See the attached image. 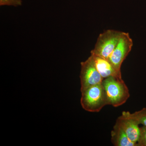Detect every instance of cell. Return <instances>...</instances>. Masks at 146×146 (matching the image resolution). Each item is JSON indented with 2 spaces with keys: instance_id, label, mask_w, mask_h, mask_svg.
Returning <instances> with one entry per match:
<instances>
[{
  "instance_id": "cell-1",
  "label": "cell",
  "mask_w": 146,
  "mask_h": 146,
  "mask_svg": "<svg viewBox=\"0 0 146 146\" xmlns=\"http://www.w3.org/2000/svg\"><path fill=\"white\" fill-rule=\"evenodd\" d=\"M102 84L109 105L119 107L124 104L130 96L128 88L122 78L109 77L104 79Z\"/></svg>"
},
{
  "instance_id": "cell-2",
  "label": "cell",
  "mask_w": 146,
  "mask_h": 146,
  "mask_svg": "<svg viewBox=\"0 0 146 146\" xmlns=\"http://www.w3.org/2000/svg\"><path fill=\"white\" fill-rule=\"evenodd\" d=\"M80 104L84 110L89 112H99L108 105L107 98L102 84L90 86L82 91Z\"/></svg>"
},
{
  "instance_id": "cell-3",
  "label": "cell",
  "mask_w": 146,
  "mask_h": 146,
  "mask_svg": "<svg viewBox=\"0 0 146 146\" xmlns=\"http://www.w3.org/2000/svg\"><path fill=\"white\" fill-rule=\"evenodd\" d=\"M123 32L107 30L101 33L91 54L108 59L119 41Z\"/></svg>"
},
{
  "instance_id": "cell-4",
  "label": "cell",
  "mask_w": 146,
  "mask_h": 146,
  "mask_svg": "<svg viewBox=\"0 0 146 146\" xmlns=\"http://www.w3.org/2000/svg\"><path fill=\"white\" fill-rule=\"evenodd\" d=\"M133 40L128 33L123 32L115 49L108 59L117 72H121L122 64L129 54L133 46Z\"/></svg>"
},
{
  "instance_id": "cell-5",
  "label": "cell",
  "mask_w": 146,
  "mask_h": 146,
  "mask_svg": "<svg viewBox=\"0 0 146 146\" xmlns=\"http://www.w3.org/2000/svg\"><path fill=\"white\" fill-rule=\"evenodd\" d=\"M80 78L81 92L90 86L102 84V82L103 78L97 70L91 55L87 60L81 63Z\"/></svg>"
},
{
  "instance_id": "cell-6",
  "label": "cell",
  "mask_w": 146,
  "mask_h": 146,
  "mask_svg": "<svg viewBox=\"0 0 146 146\" xmlns=\"http://www.w3.org/2000/svg\"><path fill=\"white\" fill-rule=\"evenodd\" d=\"M123 129L129 140L136 144L140 138V127L136 120L125 115H122L117 119V121Z\"/></svg>"
},
{
  "instance_id": "cell-7",
  "label": "cell",
  "mask_w": 146,
  "mask_h": 146,
  "mask_svg": "<svg viewBox=\"0 0 146 146\" xmlns=\"http://www.w3.org/2000/svg\"><path fill=\"white\" fill-rule=\"evenodd\" d=\"M91 55L94 58L97 70L103 79L111 76L122 78L121 73L116 70L108 59Z\"/></svg>"
},
{
  "instance_id": "cell-8",
  "label": "cell",
  "mask_w": 146,
  "mask_h": 146,
  "mask_svg": "<svg viewBox=\"0 0 146 146\" xmlns=\"http://www.w3.org/2000/svg\"><path fill=\"white\" fill-rule=\"evenodd\" d=\"M111 141L115 146H137L129 140L117 122L116 121L111 131Z\"/></svg>"
},
{
  "instance_id": "cell-9",
  "label": "cell",
  "mask_w": 146,
  "mask_h": 146,
  "mask_svg": "<svg viewBox=\"0 0 146 146\" xmlns=\"http://www.w3.org/2000/svg\"><path fill=\"white\" fill-rule=\"evenodd\" d=\"M122 115L132 118L136 120L139 124L146 127V108L133 113L128 111H123L122 112Z\"/></svg>"
},
{
  "instance_id": "cell-10",
  "label": "cell",
  "mask_w": 146,
  "mask_h": 146,
  "mask_svg": "<svg viewBox=\"0 0 146 146\" xmlns=\"http://www.w3.org/2000/svg\"><path fill=\"white\" fill-rule=\"evenodd\" d=\"M140 138L137 143V146H146V127H140Z\"/></svg>"
},
{
  "instance_id": "cell-11",
  "label": "cell",
  "mask_w": 146,
  "mask_h": 146,
  "mask_svg": "<svg viewBox=\"0 0 146 146\" xmlns=\"http://www.w3.org/2000/svg\"><path fill=\"white\" fill-rule=\"evenodd\" d=\"M22 0H0V5L18 7L22 5Z\"/></svg>"
}]
</instances>
